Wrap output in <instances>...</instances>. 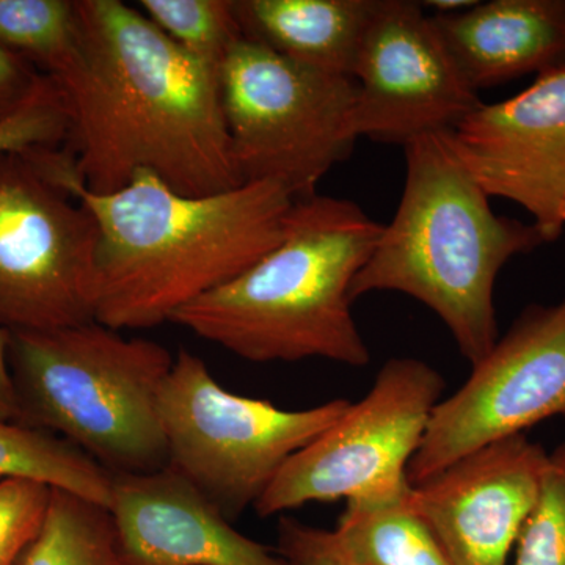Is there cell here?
<instances>
[{
    "instance_id": "obj_22",
    "label": "cell",
    "mask_w": 565,
    "mask_h": 565,
    "mask_svg": "<svg viewBox=\"0 0 565 565\" xmlns=\"http://www.w3.org/2000/svg\"><path fill=\"white\" fill-rule=\"evenodd\" d=\"M514 565H565V441L548 452L537 503L516 542Z\"/></svg>"
},
{
    "instance_id": "obj_15",
    "label": "cell",
    "mask_w": 565,
    "mask_h": 565,
    "mask_svg": "<svg viewBox=\"0 0 565 565\" xmlns=\"http://www.w3.org/2000/svg\"><path fill=\"white\" fill-rule=\"evenodd\" d=\"M430 21L476 93L565 68V0H489Z\"/></svg>"
},
{
    "instance_id": "obj_8",
    "label": "cell",
    "mask_w": 565,
    "mask_h": 565,
    "mask_svg": "<svg viewBox=\"0 0 565 565\" xmlns=\"http://www.w3.org/2000/svg\"><path fill=\"white\" fill-rule=\"evenodd\" d=\"M223 115L237 174L282 185L294 200L349 159L356 82L241 40L221 70Z\"/></svg>"
},
{
    "instance_id": "obj_20",
    "label": "cell",
    "mask_w": 565,
    "mask_h": 565,
    "mask_svg": "<svg viewBox=\"0 0 565 565\" xmlns=\"http://www.w3.org/2000/svg\"><path fill=\"white\" fill-rule=\"evenodd\" d=\"M18 565H126L109 508L52 489L35 541Z\"/></svg>"
},
{
    "instance_id": "obj_27",
    "label": "cell",
    "mask_w": 565,
    "mask_h": 565,
    "mask_svg": "<svg viewBox=\"0 0 565 565\" xmlns=\"http://www.w3.org/2000/svg\"><path fill=\"white\" fill-rule=\"evenodd\" d=\"M11 333L0 329V422L20 423L21 407L10 367Z\"/></svg>"
},
{
    "instance_id": "obj_18",
    "label": "cell",
    "mask_w": 565,
    "mask_h": 565,
    "mask_svg": "<svg viewBox=\"0 0 565 565\" xmlns=\"http://www.w3.org/2000/svg\"><path fill=\"white\" fill-rule=\"evenodd\" d=\"M0 478L29 479L109 508L111 475L57 435L0 422Z\"/></svg>"
},
{
    "instance_id": "obj_19",
    "label": "cell",
    "mask_w": 565,
    "mask_h": 565,
    "mask_svg": "<svg viewBox=\"0 0 565 565\" xmlns=\"http://www.w3.org/2000/svg\"><path fill=\"white\" fill-rule=\"evenodd\" d=\"M0 47L68 87L82 62L77 0H0Z\"/></svg>"
},
{
    "instance_id": "obj_2",
    "label": "cell",
    "mask_w": 565,
    "mask_h": 565,
    "mask_svg": "<svg viewBox=\"0 0 565 565\" xmlns=\"http://www.w3.org/2000/svg\"><path fill=\"white\" fill-rule=\"evenodd\" d=\"M65 184L98 226L96 322L118 332L170 322L239 277L281 243L296 202L270 181L196 196L140 173L120 191L93 193L73 167Z\"/></svg>"
},
{
    "instance_id": "obj_11",
    "label": "cell",
    "mask_w": 565,
    "mask_h": 565,
    "mask_svg": "<svg viewBox=\"0 0 565 565\" xmlns=\"http://www.w3.org/2000/svg\"><path fill=\"white\" fill-rule=\"evenodd\" d=\"M353 81L356 136L377 143L452 131L482 104L414 0H375Z\"/></svg>"
},
{
    "instance_id": "obj_10",
    "label": "cell",
    "mask_w": 565,
    "mask_h": 565,
    "mask_svg": "<svg viewBox=\"0 0 565 565\" xmlns=\"http://www.w3.org/2000/svg\"><path fill=\"white\" fill-rule=\"evenodd\" d=\"M553 416H565V300L523 310L465 384L438 403L408 465V481H427Z\"/></svg>"
},
{
    "instance_id": "obj_23",
    "label": "cell",
    "mask_w": 565,
    "mask_h": 565,
    "mask_svg": "<svg viewBox=\"0 0 565 565\" xmlns=\"http://www.w3.org/2000/svg\"><path fill=\"white\" fill-rule=\"evenodd\" d=\"M70 129L68 98L57 82L44 76L32 95L0 120V154L65 147Z\"/></svg>"
},
{
    "instance_id": "obj_28",
    "label": "cell",
    "mask_w": 565,
    "mask_h": 565,
    "mask_svg": "<svg viewBox=\"0 0 565 565\" xmlns=\"http://www.w3.org/2000/svg\"><path fill=\"white\" fill-rule=\"evenodd\" d=\"M476 3H478L476 0H429L422 6L424 10H434V14H452L471 9Z\"/></svg>"
},
{
    "instance_id": "obj_14",
    "label": "cell",
    "mask_w": 565,
    "mask_h": 565,
    "mask_svg": "<svg viewBox=\"0 0 565 565\" xmlns=\"http://www.w3.org/2000/svg\"><path fill=\"white\" fill-rule=\"evenodd\" d=\"M109 511L126 565H288L170 465L111 475Z\"/></svg>"
},
{
    "instance_id": "obj_16",
    "label": "cell",
    "mask_w": 565,
    "mask_h": 565,
    "mask_svg": "<svg viewBox=\"0 0 565 565\" xmlns=\"http://www.w3.org/2000/svg\"><path fill=\"white\" fill-rule=\"evenodd\" d=\"M374 7L375 0H234L245 40L352 79Z\"/></svg>"
},
{
    "instance_id": "obj_5",
    "label": "cell",
    "mask_w": 565,
    "mask_h": 565,
    "mask_svg": "<svg viewBox=\"0 0 565 565\" xmlns=\"http://www.w3.org/2000/svg\"><path fill=\"white\" fill-rule=\"evenodd\" d=\"M173 360L166 345L96 321L11 333L21 424L70 441L110 475L161 470L159 396Z\"/></svg>"
},
{
    "instance_id": "obj_12",
    "label": "cell",
    "mask_w": 565,
    "mask_h": 565,
    "mask_svg": "<svg viewBox=\"0 0 565 565\" xmlns=\"http://www.w3.org/2000/svg\"><path fill=\"white\" fill-rule=\"evenodd\" d=\"M451 140L490 199L520 204L545 244L555 243L565 226V68L541 74L514 98L482 103Z\"/></svg>"
},
{
    "instance_id": "obj_4",
    "label": "cell",
    "mask_w": 565,
    "mask_h": 565,
    "mask_svg": "<svg viewBox=\"0 0 565 565\" xmlns=\"http://www.w3.org/2000/svg\"><path fill=\"white\" fill-rule=\"evenodd\" d=\"M399 206L352 282V300L403 292L433 310L471 364L498 338L494 282L514 256L545 244L533 223L494 214L457 154L451 131L405 145Z\"/></svg>"
},
{
    "instance_id": "obj_13",
    "label": "cell",
    "mask_w": 565,
    "mask_h": 565,
    "mask_svg": "<svg viewBox=\"0 0 565 565\" xmlns=\"http://www.w3.org/2000/svg\"><path fill=\"white\" fill-rule=\"evenodd\" d=\"M548 460L525 434L494 441L412 486L411 504L452 565H508Z\"/></svg>"
},
{
    "instance_id": "obj_24",
    "label": "cell",
    "mask_w": 565,
    "mask_h": 565,
    "mask_svg": "<svg viewBox=\"0 0 565 565\" xmlns=\"http://www.w3.org/2000/svg\"><path fill=\"white\" fill-rule=\"evenodd\" d=\"M52 489L29 479L0 481V565H18L35 541L50 508Z\"/></svg>"
},
{
    "instance_id": "obj_6",
    "label": "cell",
    "mask_w": 565,
    "mask_h": 565,
    "mask_svg": "<svg viewBox=\"0 0 565 565\" xmlns=\"http://www.w3.org/2000/svg\"><path fill=\"white\" fill-rule=\"evenodd\" d=\"M66 147L0 154V329L96 321L98 226L68 191Z\"/></svg>"
},
{
    "instance_id": "obj_9",
    "label": "cell",
    "mask_w": 565,
    "mask_h": 565,
    "mask_svg": "<svg viewBox=\"0 0 565 565\" xmlns=\"http://www.w3.org/2000/svg\"><path fill=\"white\" fill-rule=\"evenodd\" d=\"M445 386L423 360H388L366 396L285 463L255 511L273 516L308 503L404 498L412 489L408 465Z\"/></svg>"
},
{
    "instance_id": "obj_7",
    "label": "cell",
    "mask_w": 565,
    "mask_h": 565,
    "mask_svg": "<svg viewBox=\"0 0 565 565\" xmlns=\"http://www.w3.org/2000/svg\"><path fill=\"white\" fill-rule=\"evenodd\" d=\"M351 401L286 411L223 388L199 355L180 351L159 396L169 465L230 522L255 508L285 463L326 433Z\"/></svg>"
},
{
    "instance_id": "obj_1",
    "label": "cell",
    "mask_w": 565,
    "mask_h": 565,
    "mask_svg": "<svg viewBox=\"0 0 565 565\" xmlns=\"http://www.w3.org/2000/svg\"><path fill=\"white\" fill-rule=\"evenodd\" d=\"M82 62L63 88L66 150L93 193L120 191L140 173L184 195L243 184L223 115L221 73L120 0H77Z\"/></svg>"
},
{
    "instance_id": "obj_26",
    "label": "cell",
    "mask_w": 565,
    "mask_h": 565,
    "mask_svg": "<svg viewBox=\"0 0 565 565\" xmlns=\"http://www.w3.org/2000/svg\"><path fill=\"white\" fill-rule=\"evenodd\" d=\"M44 76L31 62L0 47V120L17 110Z\"/></svg>"
},
{
    "instance_id": "obj_21",
    "label": "cell",
    "mask_w": 565,
    "mask_h": 565,
    "mask_svg": "<svg viewBox=\"0 0 565 565\" xmlns=\"http://www.w3.org/2000/svg\"><path fill=\"white\" fill-rule=\"evenodd\" d=\"M139 9L177 46L218 73L244 39L234 0H140Z\"/></svg>"
},
{
    "instance_id": "obj_25",
    "label": "cell",
    "mask_w": 565,
    "mask_h": 565,
    "mask_svg": "<svg viewBox=\"0 0 565 565\" xmlns=\"http://www.w3.org/2000/svg\"><path fill=\"white\" fill-rule=\"evenodd\" d=\"M278 555L288 565H352L334 531L305 525L282 516L278 525Z\"/></svg>"
},
{
    "instance_id": "obj_17",
    "label": "cell",
    "mask_w": 565,
    "mask_h": 565,
    "mask_svg": "<svg viewBox=\"0 0 565 565\" xmlns=\"http://www.w3.org/2000/svg\"><path fill=\"white\" fill-rule=\"evenodd\" d=\"M333 531L352 565H452L412 508L411 492L382 503L348 501Z\"/></svg>"
},
{
    "instance_id": "obj_3",
    "label": "cell",
    "mask_w": 565,
    "mask_h": 565,
    "mask_svg": "<svg viewBox=\"0 0 565 565\" xmlns=\"http://www.w3.org/2000/svg\"><path fill=\"white\" fill-rule=\"evenodd\" d=\"M382 232L351 200H296L274 250L170 322L252 363L366 366L371 353L353 319L351 288Z\"/></svg>"
}]
</instances>
